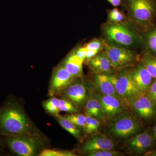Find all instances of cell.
I'll return each mask as SVG.
<instances>
[{"instance_id": "cell-21", "label": "cell", "mask_w": 156, "mask_h": 156, "mask_svg": "<svg viewBox=\"0 0 156 156\" xmlns=\"http://www.w3.org/2000/svg\"><path fill=\"white\" fill-rule=\"evenodd\" d=\"M141 59L154 79H156V56L143 51Z\"/></svg>"}, {"instance_id": "cell-34", "label": "cell", "mask_w": 156, "mask_h": 156, "mask_svg": "<svg viewBox=\"0 0 156 156\" xmlns=\"http://www.w3.org/2000/svg\"><path fill=\"white\" fill-rule=\"evenodd\" d=\"M108 2L114 7H118L124 4L125 0H107Z\"/></svg>"}, {"instance_id": "cell-8", "label": "cell", "mask_w": 156, "mask_h": 156, "mask_svg": "<svg viewBox=\"0 0 156 156\" xmlns=\"http://www.w3.org/2000/svg\"><path fill=\"white\" fill-rule=\"evenodd\" d=\"M121 71L122 72L118 75H108L119 96L125 102L128 98L141 91L134 83L132 77V71L125 69Z\"/></svg>"}, {"instance_id": "cell-20", "label": "cell", "mask_w": 156, "mask_h": 156, "mask_svg": "<svg viewBox=\"0 0 156 156\" xmlns=\"http://www.w3.org/2000/svg\"><path fill=\"white\" fill-rule=\"evenodd\" d=\"M55 119L59 125L70 134L76 139H80L81 133L79 127L75 125L66 117L58 115L55 116Z\"/></svg>"}, {"instance_id": "cell-6", "label": "cell", "mask_w": 156, "mask_h": 156, "mask_svg": "<svg viewBox=\"0 0 156 156\" xmlns=\"http://www.w3.org/2000/svg\"><path fill=\"white\" fill-rule=\"evenodd\" d=\"M140 119L150 122L156 119V105L147 92H140L125 101Z\"/></svg>"}, {"instance_id": "cell-12", "label": "cell", "mask_w": 156, "mask_h": 156, "mask_svg": "<svg viewBox=\"0 0 156 156\" xmlns=\"http://www.w3.org/2000/svg\"><path fill=\"white\" fill-rule=\"evenodd\" d=\"M132 76L136 86L143 92L147 91L154 80L147 69L141 58L132 71Z\"/></svg>"}, {"instance_id": "cell-23", "label": "cell", "mask_w": 156, "mask_h": 156, "mask_svg": "<svg viewBox=\"0 0 156 156\" xmlns=\"http://www.w3.org/2000/svg\"><path fill=\"white\" fill-rule=\"evenodd\" d=\"M74 152L70 151L56 150L45 149L39 154L40 156H75Z\"/></svg>"}, {"instance_id": "cell-13", "label": "cell", "mask_w": 156, "mask_h": 156, "mask_svg": "<svg viewBox=\"0 0 156 156\" xmlns=\"http://www.w3.org/2000/svg\"><path fill=\"white\" fill-rule=\"evenodd\" d=\"M62 92L76 106L83 105L87 99V87L83 82L73 83Z\"/></svg>"}, {"instance_id": "cell-32", "label": "cell", "mask_w": 156, "mask_h": 156, "mask_svg": "<svg viewBox=\"0 0 156 156\" xmlns=\"http://www.w3.org/2000/svg\"><path fill=\"white\" fill-rule=\"evenodd\" d=\"M100 50H87L86 52V60H90V59L95 57L98 53L100 52Z\"/></svg>"}, {"instance_id": "cell-5", "label": "cell", "mask_w": 156, "mask_h": 156, "mask_svg": "<svg viewBox=\"0 0 156 156\" xmlns=\"http://www.w3.org/2000/svg\"><path fill=\"white\" fill-rule=\"evenodd\" d=\"M142 128L136 117L127 112H123L112 119L108 126L110 134L117 138H125L134 135Z\"/></svg>"}, {"instance_id": "cell-18", "label": "cell", "mask_w": 156, "mask_h": 156, "mask_svg": "<svg viewBox=\"0 0 156 156\" xmlns=\"http://www.w3.org/2000/svg\"><path fill=\"white\" fill-rule=\"evenodd\" d=\"M85 111L86 115L96 118L99 121L106 120L100 102L93 95L86 100Z\"/></svg>"}, {"instance_id": "cell-37", "label": "cell", "mask_w": 156, "mask_h": 156, "mask_svg": "<svg viewBox=\"0 0 156 156\" xmlns=\"http://www.w3.org/2000/svg\"><path fill=\"white\" fill-rule=\"evenodd\" d=\"M149 156H156V150H151L149 153Z\"/></svg>"}, {"instance_id": "cell-14", "label": "cell", "mask_w": 156, "mask_h": 156, "mask_svg": "<svg viewBox=\"0 0 156 156\" xmlns=\"http://www.w3.org/2000/svg\"><path fill=\"white\" fill-rule=\"evenodd\" d=\"M114 146L112 140L103 135H97L91 137L84 144L82 151L88 154L92 152L113 150Z\"/></svg>"}, {"instance_id": "cell-29", "label": "cell", "mask_w": 156, "mask_h": 156, "mask_svg": "<svg viewBox=\"0 0 156 156\" xmlns=\"http://www.w3.org/2000/svg\"><path fill=\"white\" fill-rule=\"evenodd\" d=\"M147 92L156 105V79L154 80Z\"/></svg>"}, {"instance_id": "cell-3", "label": "cell", "mask_w": 156, "mask_h": 156, "mask_svg": "<svg viewBox=\"0 0 156 156\" xmlns=\"http://www.w3.org/2000/svg\"><path fill=\"white\" fill-rule=\"evenodd\" d=\"M103 31L108 41L114 44L126 48L142 45L141 34L124 23L108 22L104 25Z\"/></svg>"}, {"instance_id": "cell-15", "label": "cell", "mask_w": 156, "mask_h": 156, "mask_svg": "<svg viewBox=\"0 0 156 156\" xmlns=\"http://www.w3.org/2000/svg\"><path fill=\"white\" fill-rule=\"evenodd\" d=\"M89 67L95 74H111L114 71L110 61L105 51L98 53L89 60Z\"/></svg>"}, {"instance_id": "cell-16", "label": "cell", "mask_w": 156, "mask_h": 156, "mask_svg": "<svg viewBox=\"0 0 156 156\" xmlns=\"http://www.w3.org/2000/svg\"><path fill=\"white\" fill-rule=\"evenodd\" d=\"M94 83L98 91L100 93L121 98L117 93L114 86L109 77L108 75L95 74Z\"/></svg>"}, {"instance_id": "cell-4", "label": "cell", "mask_w": 156, "mask_h": 156, "mask_svg": "<svg viewBox=\"0 0 156 156\" xmlns=\"http://www.w3.org/2000/svg\"><path fill=\"white\" fill-rule=\"evenodd\" d=\"M103 49L110 61L114 70L119 71L135 65L141 56L128 48L103 40Z\"/></svg>"}, {"instance_id": "cell-35", "label": "cell", "mask_w": 156, "mask_h": 156, "mask_svg": "<svg viewBox=\"0 0 156 156\" xmlns=\"http://www.w3.org/2000/svg\"><path fill=\"white\" fill-rule=\"evenodd\" d=\"M5 146V144L4 140H3L2 137L0 134V154H2V153L4 152Z\"/></svg>"}, {"instance_id": "cell-9", "label": "cell", "mask_w": 156, "mask_h": 156, "mask_svg": "<svg viewBox=\"0 0 156 156\" xmlns=\"http://www.w3.org/2000/svg\"><path fill=\"white\" fill-rule=\"evenodd\" d=\"M93 95L100 102L106 120H112L125 111V102L120 98L104 95L98 92Z\"/></svg>"}, {"instance_id": "cell-31", "label": "cell", "mask_w": 156, "mask_h": 156, "mask_svg": "<svg viewBox=\"0 0 156 156\" xmlns=\"http://www.w3.org/2000/svg\"><path fill=\"white\" fill-rule=\"evenodd\" d=\"M87 50L86 47L84 46V47L79 48V49L76 51L75 53L79 58H80L81 60L84 62L86 59Z\"/></svg>"}, {"instance_id": "cell-25", "label": "cell", "mask_w": 156, "mask_h": 156, "mask_svg": "<svg viewBox=\"0 0 156 156\" xmlns=\"http://www.w3.org/2000/svg\"><path fill=\"white\" fill-rule=\"evenodd\" d=\"M76 105L72 101L66 99H59V109L60 111L76 113L78 112Z\"/></svg>"}, {"instance_id": "cell-1", "label": "cell", "mask_w": 156, "mask_h": 156, "mask_svg": "<svg viewBox=\"0 0 156 156\" xmlns=\"http://www.w3.org/2000/svg\"><path fill=\"white\" fill-rule=\"evenodd\" d=\"M0 134L34 136L28 118L13 99L7 101L0 108Z\"/></svg>"}, {"instance_id": "cell-27", "label": "cell", "mask_w": 156, "mask_h": 156, "mask_svg": "<svg viewBox=\"0 0 156 156\" xmlns=\"http://www.w3.org/2000/svg\"><path fill=\"white\" fill-rule=\"evenodd\" d=\"M87 50H101L103 49V41L95 39L89 42L85 46Z\"/></svg>"}, {"instance_id": "cell-33", "label": "cell", "mask_w": 156, "mask_h": 156, "mask_svg": "<svg viewBox=\"0 0 156 156\" xmlns=\"http://www.w3.org/2000/svg\"><path fill=\"white\" fill-rule=\"evenodd\" d=\"M101 125L100 121L96 118H92V132H95V131H97L98 129L99 128Z\"/></svg>"}, {"instance_id": "cell-10", "label": "cell", "mask_w": 156, "mask_h": 156, "mask_svg": "<svg viewBox=\"0 0 156 156\" xmlns=\"http://www.w3.org/2000/svg\"><path fill=\"white\" fill-rule=\"evenodd\" d=\"M155 140L150 131H144L135 134L126 144L128 150L137 154H145L151 150Z\"/></svg>"}, {"instance_id": "cell-24", "label": "cell", "mask_w": 156, "mask_h": 156, "mask_svg": "<svg viewBox=\"0 0 156 156\" xmlns=\"http://www.w3.org/2000/svg\"><path fill=\"white\" fill-rule=\"evenodd\" d=\"M108 19L109 21L108 22L119 23H123L126 18L124 14L119 9L114 8L109 11Z\"/></svg>"}, {"instance_id": "cell-17", "label": "cell", "mask_w": 156, "mask_h": 156, "mask_svg": "<svg viewBox=\"0 0 156 156\" xmlns=\"http://www.w3.org/2000/svg\"><path fill=\"white\" fill-rule=\"evenodd\" d=\"M141 34L143 51L156 56V23Z\"/></svg>"}, {"instance_id": "cell-36", "label": "cell", "mask_w": 156, "mask_h": 156, "mask_svg": "<svg viewBox=\"0 0 156 156\" xmlns=\"http://www.w3.org/2000/svg\"><path fill=\"white\" fill-rule=\"evenodd\" d=\"M151 134L154 137V139L156 140V125L152 128L151 130L150 131Z\"/></svg>"}, {"instance_id": "cell-26", "label": "cell", "mask_w": 156, "mask_h": 156, "mask_svg": "<svg viewBox=\"0 0 156 156\" xmlns=\"http://www.w3.org/2000/svg\"><path fill=\"white\" fill-rule=\"evenodd\" d=\"M66 117L79 128L83 129L86 122V115L82 114H73L67 115Z\"/></svg>"}, {"instance_id": "cell-28", "label": "cell", "mask_w": 156, "mask_h": 156, "mask_svg": "<svg viewBox=\"0 0 156 156\" xmlns=\"http://www.w3.org/2000/svg\"><path fill=\"white\" fill-rule=\"evenodd\" d=\"M118 152L112 150H105L98 151L92 152L87 154V155L89 156H114L119 155Z\"/></svg>"}, {"instance_id": "cell-30", "label": "cell", "mask_w": 156, "mask_h": 156, "mask_svg": "<svg viewBox=\"0 0 156 156\" xmlns=\"http://www.w3.org/2000/svg\"><path fill=\"white\" fill-rule=\"evenodd\" d=\"M92 117L86 114V122L83 128L84 131L87 134L92 133Z\"/></svg>"}, {"instance_id": "cell-22", "label": "cell", "mask_w": 156, "mask_h": 156, "mask_svg": "<svg viewBox=\"0 0 156 156\" xmlns=\"http://www.w3.org/2000/svg\"><path fill=\"white\" fill-rule=\"evenodd\" d=\"M59 99L55 97H52L45 101L43 103L45 109L49 113L54 116L58 115L60 110L59 109Z\"/></svg>"}, {"instance_id": "cell-11", "label": "cell", "mask_w": 156, "mask_h": 156, "mask_svg": "<svg viewBox=\"0 0 156 156\" xmlns=\"http://www.w3.org/2000/svg\"><path fill=\"white\" fill-rule=\"evenodd\" d=\"M74 78L64 66L57 68L53 73L50 82V92L51 95L62 92L72 83Z\"/></svg>"}, {"instance_id": "cell-7", "label": "cell", "mask_w": 156, "mask_h": 156, "mask_svg": "<svg viewBox=\"0 0 156 156\" xmlns=\"http://www.w3.org/2000/svg\"><path fill=\"white\" fill-rule=\"evenodd\" d=\"M5 145L13 153L20 156L35 155L39 144L34 136L29 135H1Z\"/></svg>"}, {"instance_id": "cell-19", "label": "cell", "mask_w": 156, "mask_h": 156, "mask_svg": "<svg viewBox=\"0 0 156 156\" xmlns=\"http://www.w3.org/2000/svg\"><path fill=\"white\" fill-rule=\"evenodd\" d=\"M83 62L75 53H73L66 59L63 66L74 77H81L83 75Z\"/></svg>"}, {"instance_id": "cell-2", "label": "cell", "mask_w": 156, "mask_h": 156, "mask_svg": "<svg viewBox=\"0 0 156 156\" xmlns=\"http://www.w3.org/2000/svg\"><path fill=\"white\" fill-rule=\"evenodd\" d=\"M124 5L140 32L145 31L154 24L156 0H125Z\"/></svg>"}]
</instances>
